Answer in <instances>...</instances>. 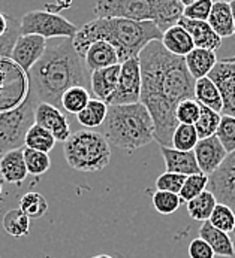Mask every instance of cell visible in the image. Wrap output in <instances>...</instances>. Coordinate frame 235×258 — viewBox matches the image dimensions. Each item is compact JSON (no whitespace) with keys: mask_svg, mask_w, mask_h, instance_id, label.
Segmentation results:
<instances>
[{"mask_svg":"<svg viewBox=\"0 0 235 258\" xmlns=\"http://www.w3.org/2000/svg\"><path fill=\"white\" fill-rule=\"evenodd\" d=\"M141 64V100L155 124V141L169 147L178 127L177 106L195 99V79L181 57L169 54L160 40L150 42L138 55Z\"/></svg>","mask_w":235,"mask_h":258,"instance_id":"obj_1","label":"cell"},{"mask_svg":"<svg viewBox=\"0 0 235 258\" xmlns=\"http://www.w3.org/2000/svg\"><path fill=\"white\" fill-rule=\"evenodd\" d=\"M90 72L74 48V39H53L29 72L32 96L38 103L62 108L63 94L72 87L90 88Z\"/></svg>","mask_w":235,"mask_h":258,"instance_id":"obj_2","label":"cell"},{"mask_svg":"<svg viewBox=\"0 0 235 258\" xmlns=\"http://www.w3.org/2000/svg\"><path fill=\"white\" fill-rule=\"evenodd\" d=\"M162 32L152 21H132L123 18H95L78 29L74 37V48L84 60L87 48L99 40L116 48L120 64L135 58L153 40H162Z\"/></svg>","mask_w":235,"mask_h":258,"instance_id":"obj_3","label":"cell"},{"mask_svg":"<svg viewBox=\"0 0 235 258\" xmlns=\"http://www.w3.org/2000/svg\"><path fill=\"white\" fill-rule=\"evenodd\" d=\"M99 133L110 145L133 152L155 141V124L143 103L108 106Z\"/></svg>","mask_w":235,"mask_h":258,"instance_id":"obj_4","label":"cell"},{"mask_svg":"<svg viewBox=\"0 0 235 258\" xmlns=\"http://www.w3.org/2000/svg\"><path fill=\"white\" fill-rule=\"evenodd\" d=\"M63 152L68 164L78 172L104 170L111 160V148L107 139L95 130H78L65 142Z\"/></svg>","mask_w":235,"mask_h":258,"instance_id":"obj_5","label":"cell"},{"mask_svg":"<svg viewBox=\"0 0 235 258\" xmlns=\"http://www.w3.org/2000/svg\"><path fill=\"white\" fill-rule=\"evenodd\" d=\"M30 94L29 75L12 58L0 57V113L21 108Z\"/></svg>","mask_w":235,"mask_h":258,"instance_id":"obj_6","label":"cell"},{"mask_svg":"<svg viewBox=\"0 0 235 258\" xmlns=\"http://www.w3.org/2000/svg\"><path fill=\"white\" fill-rule=\"evenodd\" d=\"M35 108L36 100L30 94L21 108L0 113V157L24 147L26 133L35 124Z\"/></svg>","mask_w":235,"mask_h":258,"instance_id":"obj_7","label":"cell"},{"mask_svg":"<svg viewBox=\"0 0 235 258\" xmlns=\"http://www.w3.org/2000/svg\"><path fill=\"white\" fill-rule=\"evenodd\" d=\"M75 24L51 11H29L20 20V35H36L43 39H74Z\"/></svg>","mask_w":235,"mask_h":258,"instance_id":"obj_8","label":"cell"},{"mask_svg":"<svg viewBox=\"0 0 235 258\" xmlns=\"http://www.w3.org/2000/svg\"><path fill=\"white\" fill-rule=\"evenodd\" d=\"M93 11L96 18L156 21V0H101Z\"/></svg>","mask_w":235,"mask_h":258,"instance_id":"obj_9","label":"cell"},{"mask_svg":"<svg viewBox=\"0 0 235 258\" xmlns=\"http://www.w3.org/2000/svg\"><path fill=\"white\" fill-rule=\"evenodd\" d=\"M141 64L139 58H130L121 63V71L118 84L113 97L107 103L108 106H123V105H135L141 100Z\"/></svg>","mask_w":235,"mask_h":258,"instance_id":"obj_10","label":"cell"},{"mask_svg":"<svg viewBox=\"0 0 235 258\" xmlns=\"http://www.w3.org/2000/svg\"><path fill=\"white\" fill-rule=\"evenodd\" d=\"M207 189L213 192L217 203L231 208L235 214V152L229 154L222 166L208 176Z\"/></svg>","mask_w":235,"mask_h":258,"instance_id":"obj_11","label":"cell"},{"mask_svg":"<svg viewBox=\"0 0 235 258\" xmlns=\"http://www.w3.org/2000/svg\"><path fill=\"white\" fill-rule=\"evenodd\" d=\"M208 78L214 82L220 93L223 105L222 113L225 116L235 118V63L219 60Z\"/></svg>","mask_w":235,"mask_h":258,"instance_id":"obj_12","label":"cell"},{"mask_svg":"<svg viewBox=\"0 0 235 258\" xmlns=\"http://www.w3.org/2000/svg\"><path fill=\"white\" fill-rule=\"evenodd\" d=\"M46 46H48V40L43 37L36 35H20L14 45L11 58L29 75L32 68L45 54Z\"/></svg>","mask_w":235,"mask_h":258,"instance_id":"obj_13","label":"cell"},{"mask_svg":"<svg viewBox=\"0 0 235 258\" xmlns=\"http://www.w3.org/2000/svg\"><path fill=\"white\" fill-rule=\"evenodd\" d=\"M35 124L40 125L42 128L48 130L56 141L66 142L72 132L69 119L59 108L48 105V103H38L35 108Z\"/></svg>","mask_w":235,"mask_h":258,"instance_id":"obj_14","label":"cell"},{"mask_svg":"<svg viewBox=\"0 0 235 258\" xmlns=\"http://www.w3.org/2000/svg\"><path fill=\"white\" fill-rule=\"evenodd\" d=\"M194 154L201 173L205 176L213 175L229 155L216 136H211L208 139H201L196 144Z\"/></svg>","mask_w":235,"mask_h":258,"instance_id":"obj_15","label":"cell"},{"mask_svg":"<svg viewBox=\"0 0 235 258\" xmlns=\"http://www.w3.org/2000/svg\"><path fill=\"white\" fill-rule=\"evenodd\" d=\"M166 172L191 176L201 173L194 151H178L172 147H160Z\"/></svg>","mask_w":235,"mask_h":258,"instance_id":"obj_16","label":"cell"},{"mask_svg":"<svg viewBox=\"0 0 235 258\" xmlns=\"http://www.w3.org/2000/svg\"><path fill=\"white\" fill-rule=\"evenodd\" d=\"M84 63L88 69L90 74L101 71V69H107V68H113L120 64V58H118L116 48H113L108 42L99 40L91 43L85 54H84Z\"/></svg>","mask_w":235,"mask_h":258,"instance_id":"obj_17","label":"cell"},{"mask_svg":"<svg viewBox=\"0 0 235 258\" xmlns=\"http://www.w3.org/2000/svg\"><path fill=\"white\" fill-rule=\"evenodd\" d=\"M121 64L96 71L90 75V90L95 99L108 103L117 88Z\"/></svg>","mask_w":235,"mask_h":258,"instance_id":"obj_18","label":"cell"},{"mask_svg":"<svg viewBox=\"0 0 235 258\" xmlns=\"http://www.w3.org/2000/svg\"><path fill=\"white\" fill-rule=\"evenodd\" d=\"M178 26L187 30V33L194 39L195 48L216 52V49H219L222 45V37H219L214 33V30L210 27L207 21H194V20H187L183 17L178 21Z\"/></svg>","mask_w":235,"mask_h":258,"instance_id":"obj_19","label":"cell"},{"mask_svg":"<svg viewBox=\"0 0 235 258\" xmlns=\"http://www.w3.org/2000/svg\"><path fill=\"white\" fill-rule=\"evenodd\" d=\"M29 172L24 163L23 148L6 152L0 157V176L8 184H23Z\"/></svg>","mask_w":235,"mask_h":258,"instance_id":"obj_20","label":"cell"},{"mask_svg":"<svg viewBox=\"0 0 235 258\" xmlns=\"http://www.w3.org/2000/svg\"><path fill=\"white\" fill-rule=\"evenodd\" d=\"M199 237L210 245L216 255L226 258H232L235 255L234 242L231 236L225 231L217 230L208 221L202 222V225L199 227Z\"/></svg>","mask_w":235,"mask_h":258,"instance_id":"obj_21","label":"cell"},{"mask_svg":"<svg viewBox=\"0 0 235 258\" xmlns=\"http://www.w3.org/2000/svg\"><path fill=\"white\" fill-rule=\"evenodd\" d=\"M160 42L169 54H172L175 57H181V58H184L187 54H191L195 49V43H194L192 36L187 33V30H184L178 24L168 29L162 35Z\"/></svg>","mask_w":235,"mask_h":258,"instance_id":"obj_22","label":"cell"},{"mask_svg":"<svg viewBox=\"0 0 235 258\" xmlns=\"http://www.w3.org/2000/svg\"><path fill=\"white\" fill-rule=\"evenodd\" d=\"M207 23L214 30V33L222 39L234 36V18L229 2H213V8Z\"/></svg>","mask_w":235,"mask_h":258,"instance_id":"obj_23","label":"cell"},{"mask_svg":"<svg viewBox=\"0 0 235 258\" xmlns=\"http://www.w3.org/2000/svg\"><path fill=\"white\" fill-rule=\"evenodd\" d=\"M184 61H186V68H187L189 74L192 75V78L195 81H198V79L207 78L210 75V72L217 64L219 58L214 51L195 48L191 54H187L184 57Z\"/></svg>","mask_w":235,"mask_h":258,"instance_id":"obj_24","label":"cell"},{"mask_svg":"<svg viewBox=\"0 0 235 258\" xmlns=\"http://www.w3.org/2000/svg\"><path fill=\"white\" fill-rule=\"evenodd\" d=\"M184 15V5L181 0H156V21L157 29L165 33L168 29L178 24Z\"/></svg>","mask_w":235,"mask_h":258,"instance_id":"obj_25","label":"cell"},{"mask_svg":"<svg viewBox=\"0 0 235 258\" xmlns=\"http://www.w3.org/2000/svg\"><path fill=\"white\" fill-rule=\"evenodd\" d=\"M195 100L199 105L210 108L211 111L222 113L223 105H222L220 93L208 76L198 79L195 82Z\"/></svg>","mask_w":235,"mask_h":258,"instance_id":"obj_26","label":"cell"},{"mask_svg":"<svg viewBox=\"0 0 235 258\" xmlns=\"http://www.w3.org/2000/svg\"><path fill=\"white\" fill-rule=\"evenodd\" d=\"M107 113H108L107 103H104L98 99H91L88 102V105L77 115V119L87 130H93V128H99L104 124Z\"/></svg>","mask_w":235,"mask_h":258,"instance_id":"obj_27","label":"cell"},{"mask_svg":"<svg viewBox=\"0 0 235 258\" xmlns=\"http://www.w3.org/2000/svg\"><path fill=\"white\" fill-rule=\"evenodd\" d=\"M2 224H3V230L15 239L27 236L30 231V218L24 215V212L20 208L9 209L3 215Z\"/></svg>","mask_w":235,"mask_h":258,"instance_id":"obj_28","label":"cell"},{"mask_svg":"<svg viewBox=\"0 0 235 258\" xmlns=\"http://www.w3.org/2000/svg\"><path fill=\"white\" fill-rule=\"evenodd\" d=\"M216 206H217L216 197L213 196V192L205 189L202 194H199L198 197L187 203V212L192 220L205 222L210 220Z\"/></svg>","mask_w":235,"mask_h":258,"instance_id":"obj_29","label":"cell"},{"mask_svg":"<svg viewBox=\"0 0 235 258\" xmlns=\"http://www.w3.org/2000/svg\"><path fill=\"white\" fill-rule=\"evenodd\" d=\"M56 139L54 136L42 128L38 124H33L29 132L26 133V138H24V148H30V149H35V151H40V152H45L48 154L54 145H56Z\"/></svg>","mask_w":235,"mask_h":258,"instance_id":"obj_30","label":"cell"},{"mask_svg":"<svg viewBox=\"0 0 235 258\" xmlns=\"http://www.w3.org/2000/svg\"><path fill=\"white\" fill-rule=\"evenodd\" d=\"M20 209L30 220H39L48 212V202L40 192L29 191L20 199Z\"/></svg>","mask_w":235,"mask_h":258,"instance_id":"obj_31","label":"cell"},{"mask_svg":"<svg viewBox=\"0 0 235 258\" xmlns=\"http://www.w3.org/2000/svg\"><path fill=\"white\" fill-rule=\"evenodd\" d=\"M220 119H222L220 113L211 111L210 108H205V106L201 105L199 119L196 121L195 124L196 133L199 136V141L201 139H208L211 136H216L217 128L220 125Z\"/></svg>","mask_w":235,"mask_h":258,"instance_id":"obj_32","label":"cell"},{"mask_svg":"<svg viewBox=\"0 0 235 258\" xmlns=\"http://www.w3.org/2000/svg\"><path fill=\"white\" fill-rule=\"evenodd\" d=\"M90 100L91 99H90V93H88L87 88L72 87L62 97V109H65L68 113L78 115L79 112L88 105Z\"/></svg>","mask_w":235,"mask_h":258,"instance_id":"obj_33","label":"cell"},{"mask_svg":"<svg viewBox=\"0 0 235 258\" xmlns=\"http://www.w3.org/2000/svg\"><path fill=\"white\" fill-rule=\"evenodd\" d=\"M199 142V136L196 133L195 125L189 124H178L172 135L171 145L178 151H194L196 144Z\"/></svg>","mask_w":235,"mask_h":258,"instance_id":"obj_34","label":"cell"},{"mask_svg":"<svg viewBox=\"0 0 235 258\" xmlns=\"http://www.w3.org/2000/svg\"><path fill=\"white\" fill-rule=\"evenodd\" d=\"M23 154H24V163H26L29 175L40 176L45 172H48V169L51 167L50 155L45 152L35 151L30 148H23Z\"/></svg>","mask_w":235,"mask_h":258,"instance_id":"obj_35","label":"cell"},{"mask_svg":"<svg viewBox=\"0 0 235 258\" xmlns=\"http://www.w3.org/2000/svg\"><path fill=\"white\" fill-rule=\"evenodd\" d=\"M153 208L160 215H172L181 206V199L178 194L168 192V191H155L152 197Z\"/></svg>","mask_w":235,"mask_h":258,"instance_id":"obj_36","label":"cell"},{"mask_svg":"<svg viewBox=\"0 0 235 258\" xmlns=\"http://www.w3.org/2000/svg\"><path fill=\"white\" fill-rule=\"evenodd\" d=\"M208 222H210L213 227H216L217 230H220V231H225V233H228V234H229V233H234V211H232L231 208L225 206V205L217 203V206L214 208V211H213V214H211Z\"/></svg>","mask_w":235,"mask_h":258,"instance_id":"obj_37","label":"cell"},{"mask_svg":"<svg viewBox=\"0 0 235 258\" xmlns=\"http://www.w3.org/2000/svg\"><path fill=\"white\" fill-rule=\"evenodd\" d=\"M208 186V176L198 173V175H191L186 178L184 185L180 191V199L184 203H189L191 200H194L199 194H202Z\"/></svg>","mask_w":235,"mask_h":258,"instance_id":"obj_38","label":"cell"},{"mask_svg":"<svg viewBox=\"0 0 235 258\" xmlns=\"http://www.w3.org/2000/svg\"><path fill=\"white\" fill-rule=\"evenodd\" d=\"M216 138L220 141V144L226 149L228 154L235 152V118L234 116H225L222 115L220 125L217 128Z\"/></svg>","mask_w":235,"mask_h":258,"instance_id":"obj_39","label":"cell"},{"mask_svg":"<svg viewBox=\"0 0 235 258\" xmlns=\"http://www.w3.org/2000/svg\"><path fill=\"white\" fill-rule=\"evenodd\" d=\"M199 113H201V105L195 99H187V100H183L177 106L175 118H177L178 124L195 125L196 121L199 119Z\"/></svg>","mask_w":235,"mask_h":258,"instance_id":"obj_40","label":"cell"},{"mask_svg":"<svg viewBox=\"0 0 235 258\" xmlns=\"http://www.w3.org/2000/svg\"><path fill=\"white\" fill-rule=\"evenodd\" d=\"M186 178L187 176L171 173V172H165L156 179V189L157 191H168V192L180 194Z\"/></svg>","mask_w":235,"mask_h":258,"instance_id":"obj_41","label":"cell"},{"mask_svg":"<svg viewBox=\"0 0 235 258\" xmlns=\"http://www.w3.org/2000/svg\"><path fill=\"white\" fill-rule=\"evenodd\" d=\"M18 36H20V20L11 17V26H9L8 33L0 37V57L11 58L14 45H15Z\"/></svg>","mask_w":235,"mask_h":258,"instance_id":"obj_42","label":"cell"},{"mask_svg":"<svg viewBox=\"0 0 235 258\" xmlns=\"http://www.w3.org/2000/svg\"><path fill=\"white\" fill-rule=\"evenodd\" d=\"M211 8H213L211 0H195L192 5L184 8L183 17L194 21H208Z\"/></svg>","mask_w":235,"mask_h":258,"instance_id":"obj_43","label":"cell"},{"mask_svg":"<svg viewBox=\"0 0 235 258\" xmlns=\"http://www.w3.org/2000/svg\"><path fill=\"white\" fill-rule=\"evenodd\" d=\"M214 255H216L214 251L201 237L194 239L189 245V257L191 258H214Z\"/></svg>","mask_w":235,"mask_h":258,"instance_id":"obj_44","label":"cell"},{"mask_svg":"<svg viewBox=\"0 0 235 258\" xmlns=\"http://www.w3.org/2000/svg\"><path fill=\"white\" fill-rule=\"evenodd\" d=\"M11 26V17H6L3 12H0V37L5 36Z\"/></svg>","mask_w":235,"mask_h":258,"instance_id":"obj_45","label":"cell"},{"mask_svg":"<svg viewBox=\"0 0 235 258\" xmlns=\"http://www.w3.org/2000/svg\"><path fill=\"white\" fill-rule=\"evenodd\" d=\"M229 5H231V9H232V18H234V32H235V0L229 2Z\"/></svg>","mask_w":235,"mask_h":258,"instance_id":"obj_46","label":"cell"},{"mask_svg":"<svg viewBox=\"0 0 235 258\" xmlns=\"http://www.w3.org/2000/svg\"><path fill=\"white\" fill-rule=\"evenodd\" d=\"M223 61H228V63H235V55L232 57H226V58H222Z\"/></svg>","mask_w":235,"mask_h":258,"instance_id":"obj_47","label":"cell"},{"mask_svg":"<svg viewBox=\"0 0 235 258\" xmlns=\"http://www.w3.org/2000/svg\"><path fill=\"white\" fill-rule=\"evenodd\" d=\"M91 258H114L111 257V255H108V254H99V255H95V257Z\"/></svg>","mask_w":235,"mask_h":258,"instance_id":"obj_48","label":"cell"},{"mask_svg":"<svg viewBox=\"0 0 235 258\" xmlns=\"http://www.w3.org/2000/svg\"><path fill=\"white\" fill-rule=\"evenodd\" d=\"M2 191H3V189H2V182H0V196H2Z\"/></svg>","mask_w":235,"mask_h":258,"instance_id":"obj_49","label":"cell"},{"mask_svg":"<svg viewBox=\"0 0 235 258\" xmlns=\"http://www.w3.org/2000/svg\"><path fill=\"white\" fill-rule=\"evenodd\" d=\"M232 234H234V239H235V228H234V233H232Z\"/></svg>","mask_w":235,"mask_h":258,"instance_id":"obj_50","label":"cell"}]
</instances>
